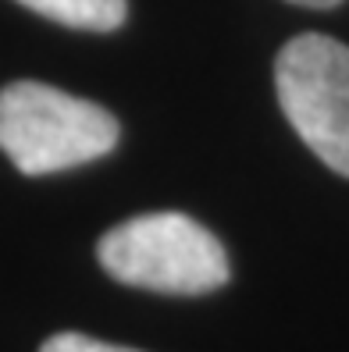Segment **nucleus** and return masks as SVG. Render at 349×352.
Returning <instances> with one entry per match:
<instances>
[{
  "label": "nucleus",
  "mask_w": 349,
  "mask_h": 352,
  "mask_svg": "<svg viewBox=\"0 0 349 352\" xmlns=\"http://www.w3.org/2000/svg\"><path fill=\"white\" fill-rule=\"evenodd\" d=\"M39 352H136V349H121V345H107V342H96V338H86V335H54L43 342Z\"/></svg>",
  "instance_id": "5"
},
{
  "label": "nucleus",
  "mask_w": 349,
  "mask_h": 352,
  "mask_svg": "<svg viewBox=\"0 0 349 352\" xmlns=\"http://www.w3.org/2000/svg\"><path fill=\"white\" fill-rule=\"evenodd\" d=\"M275 86L296 135L349 178V47L321 32L289 39L275 60Z\"/></svg>",
  "instance_id": "3"
},
{
  "label": "nucleus",
  "mask_w": 349,
  "mask_h": 352,
  "mask_svg": "<svg viewBox=\"0 0 349 352\" xmlns=\"http://www.w3.org/2000/svg\"><path fill=\"white\" fill-rule=\"evenodd\" d=\"M100 267L121 285L203 296L229 281L221 242L186 214H142L100 239Z\"/></svg>",
  "instance_id": "2"
},
{
  "label": "nucleus",
  "mask_w": 349,
  "mask_h": 352,
  "mask_svg": "<svg viewBox=\"0 0 349 352\" xmlns=\"http://www.w3.org/2000/svg\"><path fill=\"white\" fill-rule=\"evenodd\" d=\"M118 121L89 100L43 82L0 89V150L22 175H54L114 150Z\"/></svg>",
  "instance_id": "1"
},
{
  "label": "nucleus",
  "mask_w": 349,
  "mask_h": 352,
  "mask_svg": "<svg viewBox=\"0 0 349 352\" xmlns=\"http://www.w3.org/2000/svg\"><path fill=\"white\" fill-rule=\"evenodd\" d=\"M22 8L50 18L68 29H89V32H111L125 22L129 4L125 0H18Z\"/></svg>",
  "instance_id": "4"
},
{
  "label": "nucleus",
  "mask_w": 349,
  "mask_h": 352,
  "mask_svg": "<svg viewBox=\"0 0 349 352\" xmlns=\"http://www.w3.org/2000/svg\"><path fill=\"white\" fill-rule=\"evenodd\" d=\"M289 4H299V8H335L342 0H289Z\"/></svg>",
  "instance_id": "6"
}]
</instances>
